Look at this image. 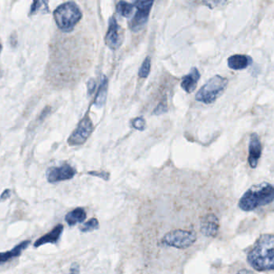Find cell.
<instances>
[{
    "instance_id": "cell-1",
    "label": "cell",
    "mask_w": 274,
    "mask_h": 274,
    "mask_svg": "<svg viewBox=\"0 0 274 274\" xmlns=\"http://www.w3.org/2000/svg\"><path fill=\"white\" fill-rule=\"evenodd\" d=\"M247 261L257 271L274 270V235H261L249 250Z\"/></svg>"
},
{
    "instance_id": "cell-2",
    "label": "cell",
    "mask_w": 274,
    "mask_h": 274,
    "mask_svg": "<svg viewBox=\"0 0 274 274\" xmlns=\"http://www.w3.org/2000/svg\"><path fill=\"white\" fill-rule=\"evenodd\" d=\"M274 201V185L261 183L253 185L240 199L239 207L245 212H252Z\"/></svg>"
},
{
    "instance_id": "cell-3",
    "label": "cell",
    "mask_w": 274,
    "mask_h": 274,
    "mask_svg": "<svg viewBox=\"0 0 274 274\" xmlns=\"http://www.w3.org/2000/svg\"><path fill=\"white\" fill-rule=\"evenodd\" d=\"M55 21L60 30L70 31L81 20L82 12L77 4L67 2L56 8L53 13Z\"/></svg>"
},
{
    "instance_id": "cell-4",
    "label": "cell",
    "mask_w": 274,
    "mask_h": 274,
    "mask_svg": "<svg viewBox=\"0 0 274 274\" xmlns=\"http://www.w3.org/2000/svg\"><path fill=\"white\" fill-rule=\"evenodd\" d=\"M229 81L224 76H216L209 79L200 89L196 95V100L205 104H212L216 101L228 86Z\"/></svg>"
},
{
    "instance_id": "cell-5",
    "label": "cell",
    "mask_w": 274,
    "mask_h": 274,
    "mask_svg": "<svg viewBox=\"0 0 274 274\" xmlns=\"http://www.w3.org/2000/svg\"><path fill=\"white\" fill-rule=\"evenodd\" d=\"M197 239V233L194 230L177 228L165 234L161 242L168 248L185 249L192 247L195 244Z\"/></svg>"
},
{
    "instance_id": "cell-6",
    "label": "cell",
    "mask_w": 274,
    "mask_h": 274,
    "mask_svg": "<svg viewBox=\"0 0 274 274\" xmlns=\"http://www.w3.org/2000/svg\"><path fill=\"white\" fill-rule=\"evenodd\" d=\"M93 131V125L88 115H86L78 125L72 135L68 138L70 146H79L84 143L91 135Z\"/></svg>"
},
{
    "instance_id": "cell-7",
    "label": "cell",
    "mask_w": 274,
    "mask_h": 274,
    "mask_svg": "<svg viewBox=\"0 0 274 274\" xmlns=\"http://www.w3.org/2000/svg\"><path fill=\"white\" fill-rule=\"evenodd\" d=\"M153 4V1H137L134 3L136 12L130 23L131 30L139 31L147 23Z\"/></svg>"
},
{
    "instance_id": "cell-8",
    "label": "cell",
    "mask_w": 274,
    "mask_h": 274,
    "mask_svg": "<svg viewBox=\"0 0 274 274\" xmlns=\"http://www.w3.org/2000/svg\"><path fill=\"white\" fill-rule=\"evenodd\" d=\"M76 174L75 168L69 164H63L60 167H50L47 171V179L49 183H55L72 179Z\"/></svg>"
},
{
    "instance_id": "cell-9",
    "label": "cell",
    "mask_w": 274,
    "mask_h": 274,
    "mask_svg": "<svg viewBox=\"0 0 274 274\" xmlns=\"http://www.w3.org/2000/svg\"><path fill=\"white\" fill-rule=\"evenodd\" d=\"M122 41L120 26L118 25L115 17L110 18L108 32L105 36V44L112 50H117L120 47Z\"/></svg>"
},
{
    "instance_id": "cell-10",
    "label": "cell",
    "mask_w": 274,
    "mask_h": 274,
    "mask_svg": "<svg viewBox=\"0 0 274 274\" xmlns=\"http://www.w3.org/2000/svg\"><path fill=\"white\" fill-rule=\"evenodd\" d=\"M262 153V146L261 140L256 133L251 134L249 138V157L248 162L250 167L254 169L258 165V162L261 159Z\"/></svg>"
},
{
    "instance_id": "cell-11",
    "label": "cell",
    "mask_w": 274,
    "mask_h": 274,
    "mask_svg": "<svg viewBox=\"0 0 274 274\" xmlns=\"http://www.w3.org/2000/svg\"><path fill=\"white\" fill-rule=\"evenodd\" d=\"M219 229V220L215 215L209 214L201 219V231L206 237H215Z\"/></svg>"
},
{
    "instance_id": "cell-12",
    "label": "cell",
    "mask_w": 274,
    "mask_h": 274,
    "mask_svg": "<svg viewBox=\"0 0 274 274\" xmlns=\"http://www.w3.org/2000/svg\"><path fill=\"white\" fill-rule=\"evenodd\" d=\"M253 58L248 55H233L228 59V66L233 70H243L253 64Z\"/></svg>"
},
{
    "instance_id": "cell-13",
    "label": "cell",
    "mask_w": 274,
    "mask_h": 274,
    "mask_svg": "<svg viewBox=\"0 0 274 274\" xmlns=\"http://www.w3.org/2000/svg\"><path fill=\"white\" fill-rule=\"evenodd\" d=\"M64 230L63 224H58L53 228L50 232L47 233L46 235L42 236L39 239L37 240L34 244L35 248L39 247L41 245H46V244H56L60 240L61 234Z\"/></svg>"
},
{
    "instance_id": "cell-14",
    "label": "cell",
    "mask_w": 274,
    "mask_h": 274,
    "mask_svg": "<svg viewBox=\"0 0 274 274\" xmlns=\"http://www.w3.org/2000/svg\"><path fill=\"white\" fill-rule=\"evenodd\" d=\"M201 74L197 68H192L190 73L184 76L181 82V88L185 91L191 94L197 87V82L200 80Z\"/></svg>"
},
{
    "instance_id": "cell-15",
    "label": "cell",
    "mask_w": 274,
    "mask_h": 274,
    "mask_svg": "<svg viewBox=\"0 0 274 274\" xmlns=\"http://www.w3.org/2000/svg\"><path fill=\"white\" fill-rule=\"evenodd\" d=\"M30 245V241H23L20 245H16L12 250L0 253V264H5L16 257H20L23 251Z\"/></svg>"
},
{
    "instance_id": "cell-16",
    "label": "cell",
    "mask_w": 274,
    "mask_h": 274,
    "mask_svg": "<svg viewBox=\"0 0 274 274\" xmlns=\"http://www.w3.org/2000/svg\"><path fill=\"white\" fill-rule=\"evenodd\" d=\"M86 212L82 208H77L66 215L65 220L69 226H74L82 223L86 219Z\"/></svg>"
},
{
    "instance_id": "cell-17",
    "label": "cell",
    "mask_w": 274,
    "mask_h": 274,
    "mask_svg": "<svg viewBox=\"0 0 274 274\" xmlns=\"http://www.w3.org/2000/svg\"><path fill=\"white\" fill-rule=\"evenodd\" d=\"M107 92H108V79L106 76H104L101 80L100 87H99L95 101H94V105L97 107H102L103 105H105V101H106Z\"/></svg>"
},
{
    "instance_id": "cell-18",
    "label": "cell",
    "mask_w": 274,
    "mask_h": 274,
    "mask_svg": "<svg viewBox=\"0 0 274 274\" xmlns=\"http://www.w3.org/2000/svg\"><path fill=\"white\" fill-rule=\"evenodd\" d=\"M134 4H131L129 3L124 2V1H120L117 4V12L120 14V16L124 17H129L131 15V12L133 11Z\"/></svg>"
},
{
    "instance_id": "cell-19",
    "label": "cell",
    "mask_w": 274,
    "mask_h": 274,
    "mask_svg": "<svg viewBox=\"0 0 274 274\" xmlns=\"http://www.w3.org/2000/svg\"><path fill=\"white\" fill-rule=\"evenodd\" d=\"M42 10V12H49V6H48V2L44 1H34L32 5H31V9H30L29 16H33L37 12Z\"/></svg>"
},
{
    "instance_id": "cell-20",
    "label": "cell",
    "mask_w": 274,
    "mask_h": 274,
    "mask_svg": "<svg viewBox=\"0 0 274 274\" xmlns=\"http://www.w3.org/2000/svg\"><path fill=\"white\" fill-rule=\"evenodd\" d=\"M99 228V222L96 218H93L88 221L86 222L81 228L80 231L82 232H88V231H94V230L98 229Z\"/></svg>"
},
{
    "instance_id": "cell-21",
    "label": "cell",
    "mask_w": 274,
    "mask_h": 274,
    "mask_svg": "<svg viewBox=\"0 0 274 274\" xmlns=\"http://www.w3.org/2000/svg\"><path fill=\"white\" fill-rule=\"evenodd\" d=\"M151 68V59L150 57H146L144 60L143 64L141 65L139 71V76L141 78H146L149 76Z\"/></svg>"
},
{
    "instance_id": "cell-22",
    "label": "cell",
    "mask_w": 274,
    "mask_h": 274,
    "mask_svg": "<svg viewBox=\"0 0 274 274\" xmlns=\"http://www.w3.org/2000/svg\"><path fill=\"white\" fill-rule=\"evenodd\" d=\"M132 126L138 131H144L146 127V123L143 118H137L132 122Z\"/></svg>"
},
{
    "instance_id": "cell-23",
    "label": "cell",
    "mask_w": 274,
    "mask_h": 274,
    "mask_svg": "<svg viewBox=\"0 0 274 274\" xmlns=\"http://www.w3.org/2000/svg\"><path fill=\"white\" fill-rule=\"evenodd\" d=\"M89 175H94V176H98V177L102 178V179H105V180H108L109 179V174L107 172H97V171H91L88 172Z\"/></svg>"
},
{
    "instance_id": "cell-24",
    "label": "cell",
    "mask_w": 274,
    "mask_h": 274,
    "mask_svg": "<svg viewBox=\"0 0 274 274\" xmlns=\"http://www.w3.org/2000/svg\"><path fill=\"white\" fill-rule=\"evenodd\" d=\"M96 89V82L93 79H90L87 82V94L88 95H91L93 94V92Z\"/></svg>"
},
{
    "instance_id": "cell-25",
    "label": "cell",
    "mask_w": 274,
    "mask_h": 274,
    "mask_svg": "<svg viewBox=\"0 0 274 274\" xmlns=\"http://www.w3.org/2000/svg\"><path fill=\"white\" fill-rule=\"evenodd\" d=\"M167 111V106L164 103H160V105L156 108L155 109L154 113L155 114H161V113H164Z\"/></svg>"
},
{
    "instance_id": "cell-26",
    "label": "cell",
    "mask_w": 274,
    "mask_h": 274,
    "mask_svg": "<svg viewBox=\"0 0 274 274\" xmlns=\"http://www.w3.org/2000/svg\"><path fill=\"white\" fill-rule=\"evenodd\" d=\"M79 265L77 263H73L70 268L69 274H79Z\"/></svg>"
},
{
    "instance_id": "cell-27",
    "label": "cell",
    "mask_w": 274,
    "mask_h": 274,
    "mask_svg": "<svg viewBox=\"0 0 274 274\" xmlns=\"http://www.w3.org/2000/svg\"><path fill=\"white\" fill-rule=\"evenodd\" d=\"M238 274H253V272L247 270V269H243V270L239 271Z\"/></svg>"
},
{
    "instance_id": "cell-28",
    "label": "cell",
    "mask_w": 274,
    "mask_h": 274,
    "mask_svg": "<svg viewBox=\"0 0 274 274\" xmlns=\"http://www.w3.org/2000/svg\"><path fill=\"white\" fill-rule=\"evenodd\" d=\"M1 50H2V45L0 44V52H1Z\"/></svg>"
}]
</instances>
